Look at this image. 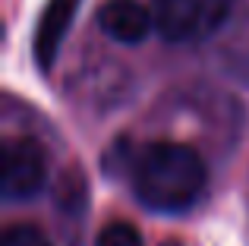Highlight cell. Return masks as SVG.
Listing matches in <instances>:
<instances>
[{
    "mask_svg": "<svg viewBox=\"0 0 249 246\" xmlns=\"http://www.w3.org/2000/svg\"><path fill=\"white\" fill-rule=\"evenodd\" d=\"M133 193L145 209L177 215L199 202L208 174L196 148L183 142H152L133 161Z\"/></svg>",
    "mask_w": 249,
    "mask_h": 246,
    "instance_id": "obj_1",
    "label": "cell"
},
{
    "mask_svg": "<svg viewBox=\"0 0 249 246\" xmlns=\"http://www.w3.org/2000/svg\"><path fill=\"white\" fill-rule=\"evenodd\" d=\"M233 0H152L155 29L164 41H202L227 22Z\"/></svg>",
    "mask_w": 249,
    "mask_h": 246,
    "instance_id": "obj_2",
    "label": "cell"
},
{
    "mask_svg": "<svg viewBox=\"0 0 249 246\" xmlns=\"http://www.w3.org/2000/svg\"><path fill=\"white\" fill-rule=\"evenodd\" d=\"M44 180H48V161L35 139L25 136H13L3 139L0 148V193L10 202H22L41 193Z\"/></svg>",
    "mask_w": 249,
    "mask_h": 246,
    "instance_id": "obj_3",
    "label": "cell"
},
{
    "mask_svg": "<svg viewBox=\"0 0 249 246\" xmlns=\"http://www.w3.org/2000/svg\"><path fill=\"white\" fill-rule=\"evenodd\" d=\"M98 25L117 44H142L155 29V13L139 0H107L98 10Z\"/></svg>",
    "mask_w": 249,
    "mask_h": 246,
    "instance_id": "obj_4",
    "label": "cell"
},
{
    "mask_svg": "<svg viewBox=\"0 0 249 246\" xmlns=\"http://www.w3.org/2000/svg\"><path fill=\"white\" fill-rule=\"evenodd\" d=\"M82 0H48L38 16V25H35V60L41 70H51L60 54V44L70 32V22H73L76 10H79Z\"/></svg>",
    "mask_w": 249,
    "mask_h": 246,
    "instance_id": "obj_5",
    "label": "cell"
},
{
    "mask_svg": "<svg viewBox=\"0 0 249 246\" xmlns=\"http://www.w3.org/2000/svg\"><path fill=\"white\" fill-rule=\"evenodd\" d=\"M95 246H145V243H142V234L129 221H110L98 234Z\"/></svg>",
    "mask_w": 249,
    "mask_h": 246,
    "instance_id": "obj_6",
    "label": "cell"
},
{
    "mask_svg": "<svg viewBox=\"0 0 249 246\" xmlns=\"http://www.w3.org/2000/svg\"><path fill=\"white\" fill-rule=\"evenodd\" d=\"M0 246H51V240L35 224H13V228H6Z\"/></svg>",
    "mask_w": 249,
    "mask_h": 246,
    "instance_id": "obj_7",
    "label": "cell"
},
{
    "mask_svg": "<svg viewBox=\"0 0 249 246\" xmlns=\"http://www.w3.org/2000/svg\"><path fill=\"white\" fill-rule=\"evenodd\" d=\"M164 246H180V243H164Z\"/></svg>",
    "mask_w": 249,
    "mask_h": 246,
    "instance_id": "obj_8",
    "label": "cell"
}]
</instances>
